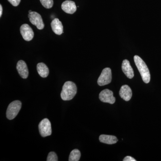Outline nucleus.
<instances>
[{"instance_id": "nucleus-1", "label": "nucleus", "mask_w": 161, "mask_h": 161, "mask_svg": "<svg viewBox=\"0 0 161 161\" xmlns=\"http://www.w3.org/2000/svg\"><path fill=\"white\" fill-rule=\"evenodd\" d=\"M77 87L74 82L68 81L65 82L62 87L60 96L64 101L71 100L77 94Z\"/></svg>"}, {"instance_id": "nucleus-2", "label": "nucleus", "mask_w": 161, "mask_h": 161, "mask_svg": "<svg viewBox=\"0 0 161 161\" xmlns=\"http://www.w3.org/2000/svg\"><path fill=\"white\" fill-rule=\"evenodd\" d=\"M134 60L144 82L146 83H149L150 80V75L147 64L144 60L137 55L134 56Z\"/></svg>"}, {"instance_id": "nucleus-3", "label": "nucleus", "mask_w": 161, "mask_h": 161, "mask_svg": "<svg viewBox=\"0 0 161 161\" xmlns=\"http://www.w3.org/2000/svg\"><path fill=\"white\" fill-rule=\"evenodd\" d=\"M22 107V103L19 100L14 101L9 104L6 111V117L9 120L14 119L17 115Z\"/></svg>"}, {"instance_id": "nucleus-4", "label": "nucleus", "mask_w": 161, "mask_h": 161, "mask_svg": "<svg viewBox=\"0 0 161 161\" xmlns=\"http://www.w3.org/2000/svg\"><path fill=\"white\" fill-rule=\"evenodd\" d=\"M39 131L42 137H46L51 135V124L49 119L45 118L41 120L39 125Z\"/></svg>"}, {"instance_id": "nucleus-5", "label": "nucleus", "mask_w": 161, "mask_h": 161, "mask_svg": "<svg viewBox=\"0 0 161 161\" xmlns=\"http://www.w3.org/2000/svg\"><path fill=\"white\" fill-rule=\"evenodd\" d=\"M112 71L109 68H106L103 70L98 78V84L100 86L106 85L112 81Z\"/></svg>"}, {"instance_id": "nucleus-6", "label": "nucleus", "mask_w": 161, "mask_h": 161, "mask_svg": "<svg viewBox=\"0 0 161 161\" xmlns=\"http://www.w3.org/2000/svg\"><path fill=\"white\" fill-rule=\"evenodd\" d=\"M31 23L36 26L39 30L43 29L44 27V24L41 15L36 12H32L28 15Z\"/></svg>"}, {"instance_id": "nucleus-7", "label": "nucleus", "mask_w": 161, "mask_h": 161, "mask_svg": "<svg viewBox=\"0 0 161 161\" xmlns=\"http://www.w3.org/2000/svg\"><path fill=\"white\" fill-rule=\"evenodd\" d=\"M99 99L103 103L112 104L115 103V98L113 96L112 91L108 89L104 90L100 92L99 95Z\"/></svg>"}, {"instance_id": "nucleus-8", "label": "nucleus", "mask_w": 161, "mask_h": 161, "mask_svg": "<svg viewBox=\"0 0 161 161\" xmlns=\"http://www.w3.org/2000/svg\"><path fill=\"white\" fill-rule=\"evenodd\" d=\"M20 32L24 40L30 41L32 40L34 36V33L29 25L24 24L20 27Z\"/></svg>"}, {"instance_id": "nucleus-9", "label": "nucleus", "mask_w": 161, "mask_h": 161, "mask_svg": "<svg viewBox=\"0 0 161 161\" xmlns=\"http://www.w3.org/2000/svg\"><path fill=\"white\" fill-rule=\"evenodd\" d=\"M16 68L19 75L23 79L27 78L29 75V72L25 61L22 60L18 61Z\"/></svg>"}, {"instance_id": "nucleus-10", "label": "nucleus", "mask_w": 161, "mask_h": 161, "mask_svg": "<svg viewBox=\"0 0 161 161\" xmlns=\"http://www.w3.org/2000/svg\"><path fill=\"white\" fill-rule=\"evenodd\" d=\"M61 8L64 11L69 14H73L77 10L75 3L72 1H64L61 5Z\"/></svg>"}, {"instance_id": "nucleus-11", "label": "nucleus", "mask_w": 161, "mask_h": 161, "mask_svg": "<svg viewBox=\"0 0 161 161\" xmlns=\"http://www.w3.org/2000/svg\"><path fill=\"white\" fill-rule=\"evenodd\" d=\"M122 69L127 78L132 79L134 77V71L130 65V61L128 60H125L123 61Z\"/></svg>"}, {"instance_id": "nucleus-12", "label": "nucleus", "mask_w": 161, "mask_h": 161, "mask_svg": "<svg viewBox=\"0 0 161 161\" xmlns=\"http://www.w3.org/2000/svg\"><path fill=\"white\" fill-rule=\"evenodd\" d=\"M119 96L126 101H129L132 96V92L129 86L125 85L121 87L119 92Z\"/></svg>"}, {"instance_id": "nucleus-13", "label": "nucleus", "mask_w": 161, "mask_h": 161, "mask_svg": "<svg viewBox=\"0 0 161 161\" xmlns=\"http://www.w3.org/2000/svg\"><path fill=\"white\" fill-rule=\"evenodd\" d=\"M51 25L53 31L56 34L60 35L64 32L63 25L59 19H55L53 20Z\"/></svg>"}, {"instance_id": "nucleus-14", "label": "nucleus", "mask_w": 161, "mask_h": 161, "mask_svg": "<svg viewBox=\"0 0 161 161\" xmlns=\"http://www.w3.org/2000/svg\"><path fill=\"white\" fill-rule=\"evenodd\" d=\"M99 140L101 142L109 145H112L117 143L118 139L114 136L101 135L99 136Z\"/></svg>"}, {"instance_id": "nucleus-15", "label": "nucleus", "mask_w": 161, "mask_h": 161, "mask_svg": "<svg viewBox=\"0 0 161 161\" xmlns=\"http://www.w3.org/2000/svg\"><path fill=\"white\" fill-rule=\"evenodd\" d=\"M37 70L38 74L42 78H46L49 75V69L45 64L38 63L37 65Z\"/></svg>"}, {"instance_id": "nucleus-16", "label": "nucleus", "mask_w": 161, "mask_h": 161, "mask_svg": "<svg viewBox=\"0 0 161 161\" xmlns=\"http://www.w3.org/2000/svg\"><path fill=\"white\" fill-rule=\"evenodd\" d=\"M80 151L78 149H75L72 150L70 153L69 158V161H78L79 160L80 158Z\"/></svg>"}, {"instance_id": "nucleus-17", "label": "nucleus", "mask_w": 161, "mask_h": 161, "mask_svg": "<svg viewBox=\"0 0 161 161\" xmlns=\"http://www.w3.org/2000/svg\"><path fill=\"white\" fill-rule=\"evenodd\" d=\"M40 1L43 7L46 9H50L53 5V0H40Z\"/></svg>"}, {"instance_id": "nucleus-18", "label": "nucleus", "mask_w": 161, "mask_h": 161, "mask_svg": "<svg viewBox=\"0 0 161 161\" xmlns=\"http://www.w3.org/2000/svg\"><path fill=\"white\" fill-rule=\"evenodd\" d=\"M47 161H58V158L57 154L54 152H51L48 153L47 156Z\"/></svg>"}, {"instance_id": "nucleus-19", "label": "nucleus", "mask_w": 161, "mask_h": 161, "mask_svg": "<svg viewBox=\"0 0 161 161\" xmlns=\"http://www.w3.org/2000/svg\"><path fill=\"white\" fill-rule=\"evenodd\" d=\"M10 4L14 6H17L19 4L21 0H8Z\"/></svg>"}, {"instance_id": "nucleus-20", "label": "nucleus", "mask_w": 161, "mask_h": 161, "mask_svg": "<svg viewBox=\"0 0 161 161\" xmlns=\"http://www.w3.org/2000/svg\"><path fill=\"white\" fill-rule=\"evenodd\" d=\"M124 161H136V160L135 159V158H133L131 156H128L126 157L125 158L123 159Z\"/></svg>"}, {"instance_id": "nucleus-21", "label": "nucleus", "mask_w": 161, "mask_h": 161, "mask_svg": "<svg viewBox=\"0 0 161 161\" xmlns=\"http://www.w3.org/2000/svg\"><path fill=\"white\" fill-rule=\"evenodd\" d=\"M2 14H3V7L2 5H0V17H2Z\"/></svg>"}, {"instance_id": "nucleus-22", "label": "nucleus", "mask_w": 161, "mask_h": 161, "mask_svg": "<svg viewBox=\"0 0 161 161\" xmlns=\"http://www.w3.org/2000/svg\"><path fill=\"white\" fill-rule=\"evenodd\" d=\"M32 12V11L31 10H29V13H30Z\"/></svg>"}]
</instances>
